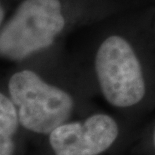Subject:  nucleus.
Listing matches in <instances>:
<instances>
[{
    "label": "nucleus",
    "instance_id": "1",
    "mask_svg": "<svg viewBox=\"0 0 155 155\" xmlns=\"http://www.w3.org/2000/svg\"><path fill=\"white\" fill-rule=\"evenodd\" d=\"M135 28L117 26L101 36L87 74L96 94L136 122L155 107V40Z\"/></svg>",
    "mask_w": 155,
    "mask_h": 155
},
{
    "label": "nucleus",
    "instance_id": "7",
    "mask_svg": "<svg viewBox=\"0 0 155 155\" xmlns=\"http://www.w3.org/2000/svg\"><path fill=\"white\" fill-rule=\"evenodd\" d=\"M3 18H4V10H3V7L1 6V4H0V28H1Z\"/></svg>",
    "mask_w": 155,
    "mask_h": 155
},
{
    "label": "nucleus",
    "instance_id": "2",
    "mask_svg": "<svg viewBox=\"0 0 155 155\" xmlns=\"http://www.w3.org/2000/svg\"><path fill=\"white\" fill-rule=\"evenodd\" d=\"M7 94L33 147L65 122L97 109L93 103L97 94L90 80L61 85L30 69L11 75Z\"/></svg>",
    "mask_w": 155,
    "mask_h": 155
},
{
    "label": "nucleus",
    "instance_id": "5",
    "mask_svg": "<svg viewBox=\"0 0 155 155\" xmlns=\"http://www.w3.org/2000/svg\"><path fill=\"white\" fill-rule=\"evenodd\" d=\"M29 143L14 104L0 91V155H28Z\"/></svg>",
    "mask_w": 155,
    "mask_h": 155
},
{
    "label": "nucleus",
    "instance_id": "6",
    "mask_svg": "<svg viewBox=\"0 0 155 155\" xmlns=\"http://www.w3.org/2000/svg\"><path fill=\"white\" fill-rule=\"evenodd\" d=\"M130 153L133 155H155V119L139 129Z\"/></svg>",
    "mask_w": 155,
    "mask_h": 155
},
{
    "label": "nucleus",
    "instance_id": "4",
    "mask_svg": "<svg viewBox=\"0 0 155 155\" xmlns=\"http://www.w3.org/2000/svg\"><path fill=\"white\" fill-rule=\"evenodd\" d=\"M67 21L61 0H23L0 28V57L21 61L51 47Z\"/></svg>",
    "mask_w": 155,
    "mask_h": 155
},
{
    "label": "nucleus",
    "instance_id": "3",
    "mask_svg": "<svg viewBox=\"0 0 155 155\" xmlns=\"http://www.w3.org/2000/svg\"><path fill=\"white\" fill-rule=\"evenodd\" d=\"M138 131L136 122L95 109L55 128L28 155H126Z\"/></svg>",
    "mask_w": 155,
    "mask_h": 155
}]
</instances>
